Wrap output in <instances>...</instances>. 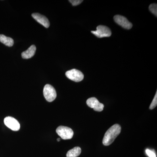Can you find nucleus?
I'll list each match as a JSON object with an SVG mask.
<instances>
[{
  "instance_id": "1",
  "label": "nucleus",
  "mask_w": 157,
  "mask_h": 157,
  "mask_svg": "<svg viewBox=\"0 0 157 157\" xmlns=\"http://www.w3.org/2000/svg\"><path fill=\"white\" fill-rule=\"evenodd\" d=\"M121 130V128L118 124H115L110 127L104 135L103 140V144L105 146L111 144L120 134Z\"/></svg>"
},
{
  "instance_id": "2",
  "label": "nucleus",
  "mask_w": 157,
  "mask_h": 157,
  "mask_svg": "<svg viewBox=\"0 0 157 157\" xmlns=\"http://www.w3.org/2000/svg\"><path fill=\"white\" fill-rule=\"evenodd\" d=\"M57 134L64 140L70 139L73 137L74 132L73 130L67 127L60 126L56 129Z\"/></svg>"
},
{
  "instance_id": "3",
  "label": "nucleus",
  "mask_w": 157,
  "mask_h": 157,
  "mask_svg": "<svg viewBox=\"0 0 157 157\" xmlns=\"http://www.w3.org/2000/svg\"><path fill=\"white\" fill-rule=\"evenodd\" d=\"M43 94L46 101L51 102L56 98V91L54 88L49 84L45 85L43 90Z\"/></svg>"
},
{
  "instance_id": "4",
  "label": "nucleus",
  "mask_w": 157,
  "mask_h": 157,
  "mask_svg": "<svg viewBox=\"0 0 157 157\" xmlns=\"http://www.w3.org/2000/svg\"><path fill=\"white\" fill-rule=\"evenodd\" d=\"M91 33L98 38L108 37L111 35V31L109 28L104 25H99L96 31H92Z\"/></svg>"
},
{
  "instance_id": "5",
  "label": "nucleus",
  "mask_w": 157,
  "mask_h": 157,
  "mask_svg": "<svg viewBox=\"0 0 157 157\" xmlns=\"http://www.w3.org/2000/svg\"><path fill=\"white\" fill-rule=\"evenodd\" d=\"M66 75L68 78L76 82L81 81L84 78L83 73L76 69H72L67 71Z\"/></svg>"
},
{
  "instance_id": "6",
  "label": "nucleus",
  "mask_w": 157,
  "mask_h": 157,
  "mask_svg": "<svg viewBox=\"0 0 157 157\" xmlns=\"http://www.w3.org/2000/svg\"><path fill=\"white\" fill-rule=\"evenodd\" d=\"M5 125L13 131H19L20 125L17 120L11 117H7L4 119Z\"/></svg>"
},
{
  "instance_id": "7",
  "label": "nucleus",
  "mask_w": 157,
  "mask_h": 157,
  "mask_svg": "<svg viewBox=\"0 0 157 157\" xmlns=\"http://www.w3.org/2000/svg\"><path fill=\"white\" fill-rule=\"evenodd\" d=\"M86 104L89 107L93 108L95 111L101 112L104 109V104L100 103L98 99L95 98H89L86 101Z\"/></svg>"
},
{
  "instance_id": "8",
  "label": "nucleus",
  "mask_w": 157,
  "mask_h": 157,
  "mask_svg": "<svg viewBox=\"0 0 157 157\" xmlns=\"http://www.w3.org/2000/svg\"><path fill=\"white\" fill-rule=\"evenodd\" d=\"M113 18H114V21L117 24L121 25L124 28L127 29H130L132 28V23L130 22L126 17L122 15H116L114 16Z\"/></svg>"
},
{
  "instance_id": "9",
  "label": "nucleus",
  "mask_w": 157,
  "mask_h": 157,
  "mask_svg": "<svg viewBox=\"0 0 157 157\" xmlns=\"http://www.w3.org/2000/svg\"><path fill=\"white\" fill-rule=\"evenodd\" d=\"M32 17L36 20L37 22L42 25L46 28H48L50 26V22L48 18L44 15L39 14V13H33L32 14Z\"/></svg>"
},
{
  "instance_id": "10",
  "label": "nucleus",
  "mask_w": 157,
  "mask_h": 157,
  "mask_svg": "<svg viewBox=\"0 0 157 157\" xmlns=\"http://www.w3.org/2000/svg\"><path fill=\"white\" fill-rule=\"evenodd\" d=\"M36 48L35 45H31L27 50L21 53L22 58L24 59H30L34 56L36 53Z\"/></svg>"
},
{
  "instance_id": "11",
  "label": "nucleus",
  "mask_w": 157,
  "mask_h": 157,
  "mask_svg": "<svg viewBox=\"0 0 157 157\" xmlns=\"http://www.w3.org/2000/svg\"><path fill=\"white\" fill-rule=\"evenodd\" d=\"M0 42L9 47H11L14 45V40L12 38L7 37L4 35H0Z\"/></svg>"
},
{
  "instance_id": "12",
  "label": "nucleus",
  "mask_w": 157,
  "mask_h": 157,
  "mask_svg": "<svg viewBox=\"0 0 157 157\" xmlns=\"http://www.w3.org/2000/svg\"><path fill=\"white\" fill-rule=\"evenodd\" d=\"M81 153V149L80 147H76L70 150L67 153V157H77L80 155Z\"/></svg>"
},
{
  "instance_id": "13",
  "label": "nucleus",
  "mask_w": 157,
  "mask_h": 157,
  "mask_svg": "<svg viewBox=\"0 0 157 157\" xmlns=\"http://www.w3.org/2000/svg\"><path fill=\"white\" fill-rule=\"evenodd\" d=\"M149 9L152 13L157 17V5L156 4H152L149 7Z\"/></svg>"
},
{
  "instance_id": "14",
  "label": "nucleus",
  "mask_w": 157,
  "mask_h": 157,
  "mask_svg": "<svg viewBox=\"0 0 157 157\" xmlns=\"http://www.w3.org/2000/svg\"><path fill=\"white\" fill-rule=\"evenodd\" d=\"M157 105V92L156 93L153 100L152 101L151 104L149 107V109H154L155 107H156Z\"/></svg>"
},
{
  "instance_id": "15",
  "label": "nucleus",
  "mask_w": 157,
  "mask_h": 157,
  "mask_svg": "<svg viewBox=\"0 0 157 157\" xmlns=\"http://www.w3.org/2000/svg\"><path fill=\"white\" fill-rule=\"evenodd\" d=\"M73 6H77L81 4L83 1L82 0H70L69 1Z\"/></svg>"
},
{
  "instance_id": "16",
  "label": "nucleus",
  "mask_w": 157,
  "mask_h": 157,
  "mask_svg": "<svg viewBox=\"0 0 157 157\" xmlns=\"http://www.w3.org/2000/svg\"><path fill=\"white\" fill-rule=\"evenodd\" d=\"M146 153L147 155L149 157H156V155L154 152L148 149L146 150Z\"/></svg>"
},
{
  "instance_id": "17",
  "label": "nucleus",
  "mask_w": 157,
  "mask_h": 157,
  "mask_svg": "<svg viewBox=\"0 0 157 157\" xmlns=\"http://www.w3.org/2000/svg\"><path fill=\"white\" fill-rule=\"evenodd\" d=\"M57 140L58 141H59L60 140V138H58Z\"/></svg>"
}]
</instances>
